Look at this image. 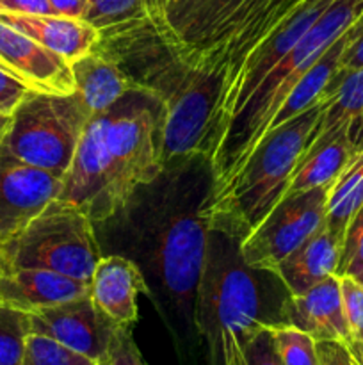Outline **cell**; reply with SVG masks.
I'll return each mask as SVG.
<instances>
[{
    "instance_id": "d6986e66",
    "label": "cell",
    "mask_w": 363,
    "mask_h": 365,
    "mask_svg": "<svg viewBox=\"0 0 363 365\" xmlns=\"http://www.w3.org/2000/svg\"><path fill=\"white\" fill-rule=\"evenodd\" d=\"M338 259L340 242L322 225L308 241L281 260L274 273L292 296H298L331 274H337Z\"/></svg>"
},
{
    "instance_id": "b9f144b4",
    "label": "cell",
    "mask_w": 363,
    "mask_h": 365,
    "mask_svg": "<svg viewBox=\"0 0 363 365\" xmlns=\"http://www.w3.org/2000/svg\"><path fill=\"white\" fill-rule=\"evenodd\" d=\"M95 365H109V360H107V356H105V359L98 360V362H96Z\"/></svg>"
},
{
    "instance_id": "ba28073f",
    "label": "cell",
    "mask_w": 363,
    "mask_h": 365,
    "mask_svg": "<svg viewBox=\"0 0 363 365\" xmlns=\"http://www.w3.org/2000/svg\"><path fill=\"white\" fill-rule=\"evenodd\" d=\"M91 116L77 93L32 89L11 114L2 152L63 178Z\"/></svg>"
},
{
    "instance_id": "8d00e7d4",
    "label": "cell",
    "mask_w": 363,
    "mask_h": 365,
    "mask_svg": "<svg viewBox=\"0 0 363 365\" xmlns=\"http://www.w3.org/2000/svg\"><path fill=\"white\" fill-rule=\"evenodd\" d=\"M221 356H223V365H248L241 342H238L237 335L231 334V331H226L223 335Z\"/></svg>"
},
{
    "instance_id": "83f0119b",
    "label": "cell",
    "mask_w": 363,
    "mask_h": 365,
    "mask_svg": "<svg viewBox=\"0 0 363 365\" xmlns=\"http://www.w3.org/2000/svg\"><path fill=\"white\" fill-rule=\"evenodd\" d=\"M88 356L66 348L53 339L39 334H31L25 344L21 365H95Z\"/></svg>"
},
{
    "instance_id": "cb8c5ba5",
    "label": "cell",
    "mask_w": 363,
    "mask_h": 365,
    "mask_svg": "<svg viewBox=\"0 0 363 365\" xmlns=\"http://www.w3.org/2000/svg\"><path fill=\"white\" fill-rule=\"evenodd\" d=\"M363 205V148L358 150L337 180L331 184L326 203L324 227L338 242L344 241L345 228Z\"/></svg>"
},
{
    "instance_id": "30bf717a",
    "label": "cell",
    "mask_w": 363,
    "mask_h": 365,
    "mask_svg": "<svg viewBox=\"0 0 363 365\" xmlns=\"http://www.w3.org/2000/svg\"><path fill=\"white\" fill-rule=\"evenodd\" d=\"M331 185L283 196L269 216L242 239V257L255 269L274 271L324 225Z\"/></svg>"
},
{
    "instance_id": "9c48e42d",
    "label": "cell",
    "mask_w": 363,
    "mask_h": 365,
    "mask_svg": "<svg viewBox=\"0 0 363 365\" xmlns=\"http://www.w3.org/2000/svg\"><path fill=\"white\" fill-rule=\"evenodd\" d=\"M333 0H301L274 27V31L249 52V56L246 57L241 70H238L237 77L231 82L228 91L224 93V96L219 102V107H217L216 120H214L212 153L216 152L228 123L233 120L235 114L258 91L260 86L270 75V71L294 48L295 43L315 24L317 18L324 13V9ZM212 153H210V157H212Z\"/></svg>"
},
{
    "instance_id": "4316f807",
    "label": "cell",
    "mask_w": 363,
    "mask_h": 365,
    "mask_svg": "<svg viewBox=\"0 0 363 365\" xmlns=\"http://www.w3.org/2000/svg\"><path fill=\"white\" fill-rule=\"evenodd\" d=\"M270 331L283 365H319L317 341L312 335L292 324L270 327Z\"/></svg>"
},
{
    "instance_id": "8fae6325",
    "label": "cell",
    "mask_w": 363,
    "mask_h": 365,
    "mask_svg": "<svg viewBox=\"0 0 363 365\" xmlns=\"http://www.w3.org/2000/svg\"><path fill=\"white\" fill-rule=\"evenodd\" d=\"M60 185L57 175L0 153V248L57 200Z\"/></svg>"
},
{
    "instance_id": "e0dca14e",
    "label": "cell",
    "mask_w": 363,
    "mask_h": 365,
    "mask_svg": "<svg viewBox=\"0 0 363 365\" xmlns=\"http://www.w3.org/2000/svg\"><path fill=\"white\" fill-rule=\"evenodd\" d=\"M285 324L299 328L319 341H340L349 344L351 330L342 305L340 278L331 274L306 292L288 296Z\"/></svg>"
},
{
    "instance_id": "ffe728a7",
    "label": "cell",
    "mask_w": 363,
    "mask_h": 365,
    "mask_svg": "<svg viewBox=\"0 0 363 365\" xmlns=\"http://www.w3.org/2000/svg\"><path fill=\"white\" fill-rule=\"evenodd\" d=\"M70 66L73 73L75 93L80 96L91 114L105 113L117 100L134 89L132 81L121 70L120 64L96 46L80 59L73 61Z\"/></svg>"
},
{
    "instance_id": "f546056e",
    "label": "cell",
    "mask_w": 363,
    "mask_h": 365,
    "mask_svg": "<svg viewBox=\"0 0 363 365\" xmlns=\"http://www.w3.org/2000/svg\"><path fill=\"white\" fill-rule=\"evenodd\" d=\"M248 365H283L274 344L270 327H263L238 339Z\"/></svg>"
},
{
    "instance_id": "f1b7e54d",
    "label": "cell",
    "mask_w": 363,
    "mask_h": 365,
    "mask_svg": "<svg viewBox=\"0 0 363 365\" xmlns=\"http://www.w3.org/2000/svg\"><path fill=\"white\" fill-rule=\"evenodd\" d=\"M337 277H351L354 280L363 277V205L345 228Z\"/></svg>"
},
{
    "instance_id": "f35d334b",
    "label": "cell",
    "mask_w": 363,
    "mask_h": 365,
    "mask_svg": "<svg viewBox=\"0 0 363 365\" xmlns=\"http://www.w3.org/2000/svg\"><path fill=\"white\" fill-rule=\"evenodd\" d=\"M347 134H349V139H351L354 152L362 150L363 148V114L359 118H356V120L349 125Z\"/></svg>"
},
{
    "instance_id": "836d02e7",
    "label": "cell",
    "mask_w": 363,
    "mask_h": 365,
    "mask_svg": "<svg viewBox=\"0 0 363 365\" xmlns=\"http://www.w3.org/2000/svg\"><path fill=\"white\" fill-rule=\"evenodd\" d=\"M317 355H319V365H359L347 346L340 341H319Z\"/></svg>"
},
{
    "instance_id": "ee69618b",
    "label": "cell",
    "mask_w": 363,
    "mask_h": 365,
    "mask_svg": "<svg viewBox=\"0 0 363 365\" xmlns=\"http://www.w3.org/2000/svg\"><path fill=\"white\" fill-rule=\"evenodd\" d=\"M0 273H2V271H0Z\"/></svg>"
},
{
    "instance_id": "6da1fadb",
    "label": "cell",
    "mask_w": 363,
    "mask_h": 365,
    "mask_svg": "<svg viewBox=\"0 0 363 365\" xmlns=\"http://www.w3.org/2000/svg\"><path fill=\"white\" fill-rule=\"evenodd\" d=\"M212 195L209 157H182L139 187L117 214L130 225L132 250L185 330L196 328V289L209 245Z\"/></svg>"
},
{
    "instance_id": "7a4b0ae2",
    "label": "cell",
    "mask_w": 363,
    "mask_h": 365,
    "mask_svg": "<svg viewBox=\"0 0 363 365\" xmlns=\"http://www.w3.org/2000/svg\"><path fill=\"white\" fill-rule=\"evenodd\" d=\"M95 46L120 64L134 89L149 93L162 106L164 164L199 153L210 159L219 78L182 63L148 18L102 31Z\"/></svg>"
},
{
    "instance_id": "d590c367",
    "label": "cell",
    "mask_w": 363,
    "mask_h": 365,
    "mask_svg": "<svg viewBox=\"0 0 363 365\" xmlns=\"http://www.w3.org/2000/svg\"><path fill=\"white\" fill-rule=\"evenodd\" d=\"M359 68H363V27L342 53L338 71H352L359 70Z\"/></svg>"
},
{
    "instance_id": "44dd1931",
    "label": "cell",
    "mask_w": 363,
    "mask_h": 365,
    "mask_svg": "<svg viewBox=\"0 0 363 365\" xmlns=\"http://www.w3.org/2000/svg\"><path fill=\"white\" fill-rule=\"evenodd\" d=\"M363 27V16L352 25L349 31H345L326 52L322 53L319 61L302 75L301 81L298 82L294 89L290 91V95L285 98L283 106L280 107L276 114H274L273 121H270L267 132L273 130V128L280 127V125L287 123L292 118L299 116L301 113L308 110L310 107H313L315 103L326 100L327 88H330L331 81L335 78V75L338 73V68H340V57L344 53V50L347 48V45L351 43V39L362 31ZM267 135V134H265Z\"/></svg>"
},
{
    "instance_id": "74e56055",
    "label": "cell",
    "mask_w": 363,
    "mask_h": 365,
    "mask_svg": "<svg viewBox=\"0 0 363 365\" xmlns=\"http://www.w3.org/2000/svg\"><path fill=\"white\" fill-rule=\"evenodd\" d=\"M48 4L57 16L84 20L88 13V0H48Z\"/></svg>"
},
{
    "instance_id": "603a6c76",
    "label": "cell",
    "mask_w": 363,
    "mask_h": 365,
    "mask_svg": "<svg viewBox=\"0 0 363 365\" xmlns=\"http://www.w3.org/2000/svg\"><path fill=\"white\" fill-rule=\"evenodd\" d=\"M347 130L349 128H344V130L337 132L315 152L302 157L301 163L294 170L285 196L298 195V192L322 187V185H331L337 180L338 175L356 153Z\"/></svg>"
},
{
    "instance_id": "7bdbcfd3",
    "label": "cell",
    "mask_w": 363,
    "mask_h": 365,
    "mask_svg": "<svg viewBox=\"0 0 363 365\" xmlns=\"http://www.w3.org/2000/svg\"><path fill=\"white\" fill-rule=\"evenodd\" d=\"M358 282H359V284H362V285H363V277H362V278H359V280H358Z\"/></svg>"
},
{
    "instance_id": "7402d4cb",
    "label": "cell",
    "mask_w": 363,
    "mask_h": 365,
    "mask_svg": "<svg viewBox=\"0 0 363 365\" xmlns=\"http://www.w3.org/2000/svg\"><path fill=\"white\" fill-rule=\"evenodd\" d=\"M363 114V68L352 71H338L327 88L319 121L308 135L305 155L315 152L337 132Z\"/></svg>"
},
{
    "instance_id": "d6a6232c",
    "label": "cell",
    "mask_w": 363,
    "mask_h": 365,
    "mask_svg": "<svg viewBox=\"0 0 363 365\" xmlns=\"http://www.w3.org/2000/svg\"><path fill=\"white\" fill-rule=\"evenodd\" d=\"M28 91H32L28 86L0 68V110L2 113L13 114V110L20 106Z\"/></svg>"
},
{
    "instance_id": "277c9868",
    "label": "cell",
    "mask_w": 363,
    "mask_h": 365,
    "mask_svg": "<svg viewBox=\"0 0 363 365\" xmlns=\"http://www.w3.org/2000/svg\"><path fill=\"white\" fill-rule=\"evenodd\" d=\"M363 16V0H333L294 48L270 71L258 91L228 123L210 157L214 200L219 198L265 138L274 114L322 53Z\"/></svg>"
},
{
    "instance_id": "60d3db41",
    "label": "cell",
    "mask_w": 363,
    "mask_h": 365,
    "mask_svg": "<svg viewBox=\"0 0 363 365\" xmlns=\"http://www.w3.org/2000/svg\"><path fill=\"white\" fill-rule=\"evenodd\" d=\"M11 127V114L9 113H2L0 110V153H2L4 148V141H6L7 130Z\"/></svg>"
},
{
    "instance_id": "5bb4252c",
    "label": "cell",
    "mask_w": 363,
    "mask_h": 365,
    "mask_svg": "<svg viewBox=\"0 0 363 365\" xmlns=\"http://www.w3.org/2000/svg\"><path fill=\"white\" fill-rule=\"evenodd\" d=\"M0 68L34 91L75 93L70 63L4 21H0Z\"/></svg>"
},
{
    "instance_id": "d4e9b609",
    "label": "cell",
    "mask_w": 363,
    "mask_h": 365,
    "mask_svg": "<svg viewBox=\"0 0 363 365\" xmlns=\"http://www.w3.org/2000/svg\"><path fill=\"white\" fill-rule=\"evenodd\" d=\"M31 334L28 312L0 303V365H21Z\"/></svg>"
},
{
    "instance_id": "7c38bea8",
    "label": "cell",
    "mask_w": 363,
    "mask_h": 365,
    "mask_svg": "<svg viewBox=\"0 0 363 365\" xmlns=\"http://www.w3.org/2000/svg\"><path fill=\"white\" fill-rule=\"evenodd\" d=\"M28 317L32 334L53 339L91 359L93 362L105 359L110 339L117 328V324H114L93 303L89 294L63 305L32 312Z\"/></svg>"
},
{
    "instance_id": "e575fe53",
    "label": "cell",
    "mask_w": 363,
    "mask_h": 365,
    "mask_svg": "<svg viewBox=\"0 0 363 365\" xmlns=\"http://www.w3.org/2000/svg\"><path fill=\"white\" fill-rule=\"evenodd\" d=\"M0 13L53 14L48 0H0Z\"/></svg>"
},
{
    "instance_id": "52a82bcc",
    "label": "cell",
    "mask_w": 363,
    "mask_h": 365,
    "mask_svg": "<svg viewBox=\"0 0 363 365\" xmlns=\"http://www.w3.org/2000/svg\"><path fill=\"white\" fill-rule=\"evenodd\" d=\"M100 259L95 223L77 207L53 200L0 248V271L41 267L89 284Z\"/></svg>"
},
{
    "instance_id": "8992f818",
    "label": "cell",
    "mask_w": 363,
    "mask_h": 365,
    "mask_svg": "<svg viewBox=\"0 0 363 365\" xmlns=\"http://www.w3.org/2000/svg\"><path fill=\"white\" fill-rule=\"evenodd\" d=\"M102 114L103 163L114 216L130 196L164 171L162 106L149 93L132 89Z\"/></svg>"
},
{
    "instance_id": "2e32d148",
    "label": "cell",
    "mask_w": 363,
    "mask_h": 365,
    "mask_svg": "<svg viewBox=\"0 0 363 365\" xmlns=\"http://www.w3.org/2000/svg\"><path fill=\"white\" fill-rule=\"evenodd\" d=\"M88 294V282L41 267H18L0 273V303L28 314Z\"/></svg>"
},
{
    "instance_id": "3957f363",
    "label": "cell",
    "mask_w": 363,
    "mask_h": 365,
    "mask_svg": "<svg viewBox=\"0 0 363 365\" xmlns=\"http://www.w3.org/2000/svg\"><path fill=\"white\" fill-rule=\"evenodd\" d=\"M242 239L230 225L210 216L209 245L196 289L194 327L206 341L212 365H223L221 344L226 331L242 339L258 328L285 324L290 292L281 280L267 284L274 271L246 264Z\"/></svg>"
},
{
    "instance_id": "4dcf8cb0",
    "label": "cell",
    "mask_w": 363,
    "mask_h": 365,
    "mask_svg": "<svg viewBox=\"0 0 363 365\" xmlns=\"http://www.w3.org/2000/svg\"><path fill=\"white\" fill-rule=\"evenodd\" d=\"M340 278L342 305H344L345 319H347L351 337L363 331V285L351 277Z\"/></svg>"
},
{
    "instance_id": "484cf974",
    "label": "cell",
    "mask_w": 363,
    "mask_h": 365,
    "mask_svg": "<svg viewBox=\"0 0 363 365\" xmlns=\"http://www.w3.org/2000/svg\"><path fill=\"white\" fill-rule=\"evenodd\" d=\"M148 18L144 0H88L84 20L98 32Z\"/></svg>"
},
{
    "instance_id": "4fadbf2b",
    "label": "cell",
    "mask_w": 363,
    "mask_h": 365,
    "mask_svg": "<svg viewBox=\"0 0 363 365\" xmlns=\"http://www.w3.org/2000/svg\"><path fill=\"white\" fill-rule=\"evenodd\" d=\"M57 200L77 207L95 225L114 217L103 163L102 114H93L85 125Z\"/></svg>"
},
{
    "instance_id": "9a60e30c",
    "label": "cell",
    "mask_w": 363,
    "mask_h": 365,
    "mask_svg": "<svg viewBox=\"0 0 363 365\" xmlns=\"http://www.w3.org/2000/svg\"><path fill=\"white\" fill-rule=\"evenodd\" d=\"M142 292H149L146 277L130 257L102 255L89 282V296L114 324L132 328L137 323V298Z\"/></svg>"
},
{
    "instance_id": "5b68a950",
    "label": "cell",
    "mask_w": 363,
    "mask_h": 365,
    "mask_svg": "<svg viewBox=\"0 0 363 365\" xmlns=\"http://www.w3.org/2000/svg\"><path fill=\"white\" fill-rule=\"evenodd\" d=\"M322 103L324 100L267 132L226 191L210 203V216L219 217L242 237L251 234L283 200Z\"/></svg>"
},
{
    "instance_id": "1f68e13d",
    "label": "cell",
    "mask_w": 363,
    "mask_h": 365,
    "mask_svg": "<svg viewBox=\"0 0 363 365\" xmlns=\"http://www.w3.org/2000/svg\"><path fill=\"white\" fill-rule=\"evenodd\" d=\"M130 330L132 328L125 327L116 328L107 351L109 365H148L142 359Z\"/></svg>"
},
{
    "instance_id": "ab89813d",
    "label": "cell",
    "mask_w": 363,
    "mask_h": 365,
    "mask_svg": "<svg viewBox=\"0 0 363 365\" xmlns=\"http://www.w3.org/2000/svg\"><path fill=\"white\" fill-rule=\"evenodd\" d=\"M345 346L349 348L351 355L354 356L356 362H358L359 365H363V331L362 334L354 335V337H351L349 344H345Z\"/></svg>"
},
{
    "instance_id": "ac0fdd59",
    "label": "cell",
    "mask_w": 363,
    "mask_h": 365,
    "mask_svg": "<svg viewBox=\"0 0 363 365\" xmlns=\"http://www.w3.org/2000/svg\"><path fill=\"white\" fill-rule=\"evenodd\" d=\"M0 21L23 32L70 64L91 52L100 39V32L85 20L57 14L0 13Z\"/></svg>"
}]
</instances>
